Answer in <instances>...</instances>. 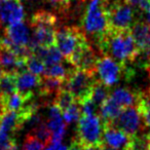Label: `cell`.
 <instances>
[{
	"label": "cell",
	"mask_w": 150,
	"mask_h": 150,
	"mask_svg": "<svg viewBox=\"0 0 150 150\" xmlns=\"http://www.w3.org/2000/svg\"><path fill=\"white\" fill-rule=\"evenodd\" d=\"M28 1H31V2H36V1H38V0H28Z\"/></svg>",
	"instance_id": "36"
},
{
	"label": "cell",
	"mask_w": 150,
	"mask_h": 150,
	"mask_svg": "<svg viewBox=\"0 0 150 150\" xmlns=\"http://www.w3.org/2000/svg\"><path fill=\"white\" fill-rule=\"evenodd\" d=\"M129 140V136L111 125H103V143L114 149H123Z\"/></svg>",
	"instance_id": "12"
},
{
	"label": "cell",
	"mask_w": 150,
	"mask_h": 150,
	"mask_svg": "<svg viewBox=\"0 0 150 150\" xmlns=\"http://www.w3.org/2000/svg\"><path fill=\"white\" fill-rule=\"evenodd\" d=\"M63 59H64V57L61 54L59 48L57 47L56 45H52V46L47 47L45 57H44V59H43V63H44V65H45V67L52 66V65L62 63Z\"/></svg>",
	"instance_id": "27"
},
{
	"label": "cell",
	"mask_w": 150,
	"mask_h": 150,
	"mask_svg": "<svg viewBox=\"0 0 150 150\" xmlns=\"http://www.w3.org/2000/svg\"><path fill=\"white\" fill-rule=\"evenodd\" d=\"M100 150H104V148H102V149H100Z\"/></svg>",
	"instance_id": "38"
},
{
	"label": "cell",
	"mask_w": 150,
	"mask_h": 150,
	"mask_svg": "<svg viewBox=\"0 0 150 150\" xmlns=\"http://www.w3.org/2000/svg\"><path fill=\"white\" fill-rule=\"evenodd\" d=\"M122 109L123 108L120 105L117 104L109 96V98L99 108V111H100V115L99 116H100L103 125H111L119 116Z\"/></svg>",
	"instance_id": "15"
},
{
	"label": "cell",
	"mask_w": 150,
	"mask_h": 150,
	"mask_svg": "<svg viewBox=\"0 0 150 150\" xmlns=\"http://www.w3.org/2000/svg\"><path fill=\"white\" fill-rule=\"evenodd\" d=\"M142 95L143 94H140L137 91H132L127 88H116L110 94V98L122 108H125L129 106H137Z\"/></svg>",
	"instance_id": "14"
},
{
	"label": "cell",
	"mask_w": 150,
	"mask_h": 150,
	"mask_svg": "<svg viewBox=\"0 0 150 150\" xmlns=\"http://www.w3.org/2000/svg\"><path fill=\"white\" fill-rule=\"evenodd\" d=\"M26 65H27L28 71L35 75H42L45 70V65H44L43 61L40 60L33 54H30L28 58H26Z\"/></svg>",
	"instance_id": "26"
},
{
	"label": "cell",
	"mask_w": 150,
	"mask_h": 150,
	"mask_svg": "<svg viewBox=\"0 0 150 150\" xmlns=\"http://www.w3.org/2000/svg\"><path fill=\"white\" fill-rule=\"evenodd\" d=\"M46 146L38 139L28 134L23 144V150H43Z\"/></svg>",
	"instance_id": "28"
},
{
	"label": "cell",
	"mask_w": 150,
	"mask_h": 150,
	"mask_svg": "<svg viewBox=\"0 0 150 150\" xmlns=\"http://www.w3.org/2000/svg\"><path fill=\"white\" fill-rule=\"evenodd\" d=\"M47 1L59 11H65L71 4V0H47Z\"/></svg>",
	"instance_id": "31"
},
{
	"label": "cell",
	"mask_w": 150,
	"mask_h": 150,
	"mask_svg": "<svg viewBox=\"0 0 150 150\" xmlns=\"http://www.w3.org/2000/svg\"><path fill=\"white\" fill-rule=\"evenodd\" d=\"M136 11L125 0H112L107 7L108 30H129L135 23Z\"/></svg>",
	"instance_id": "4"
},
{
	"label": "cell",
	"mask_w": 150,
	"mask_h": 150,
	"mask_svg": "<svg viewBox=\"0 0 150 150\" xmlns=\"http://www.w3.org/2000/svg\"><path fill=\"white\" fill-rule=\"evenodd\" d=\"M123 65L108 54H101L96 65L98 79L109 88L116 84L123 76Z\"/></svg>",
	"instance_id": "7"
},
{
	"label": "cell",
	"mask_w": 150,
	"mask_h": 150,
	"mask_svg": "<svg viewBox=\"0 0 150 150\" xmlns=\"http://www.w3.org/2000/svg\"><path fill=\"white\" fill-rule=\"evenodd\" d=\"M109 96H110L109 86H107L106 84H104L101 80L97 78V80L95 81L94 86L92 88L90 99L95 103V105L98 108H100L101 105L109 98Z\"/></svg>",
	"instance_id": "16"
},
{
	"label": "cell",
	"mask_w": 150,
	"mask_h": 150,
	"mask_svg": "<svg viewBox=\"0 0 150 150\" xmlns=\"http://www.w3.org/2000/svg\"><path fill=\"white\" fill-rule=\"evenodd\" d=\"M74 102H76L74 99V97L72 96L70 92L68 90H66L65 88H61L54 96V103L62 110V112H64L68 107H70Z\"/></svg>",
	"instance_id": "22"
},
{
	"label": "cell",
	"mask_w": 150,
	"mask_h": 150,
	"mask_svg": "<svg viewBox=\"0 0 150 150\" xmlns=\"http://www.w3.org/2000/svg\"><path fill=\"white\" fill-rule=\"evenodd\" d=\"M33 26H57V17L52 13L46 11H38L32 16L31 27Z\"/></svg>",
	"instance_id": "19"
},
{
	"label": "cell",
	"mask_w": 150,
	"mask_h": 150,
	"mask_svg": "<svg viewBox=\"0 0 150 150\" xmlns=\"http://www.w3.org/2000/svg\"><path fill=\"white\" fill-rule=\"evenodd\" d=\"M129 5L133 6V8L137 11L147 13L150 8V0H125Z\"/></svg>",
	"instance_id": "29"
},
{
	"label": "cell",
	"mask_w": 150,
	"mask_h": 150,
	"mask_svg": "<svg viewBox=\"0 0 150 150\" xmlns=\"http://www.w3.org/2000/svg\"><path fill=\"white\" fill-rule=\"evenodd\" d=\"M2 74H3V71H2V69L0 68V78H1V76H2Z\"/></svg>",
	"instance_id": "34"
},
{
	"label": "cell",
	"mask_w": 150,
	"mask_h": 150,
	"mask_svg": "<svg viewBox=\"0 0 150 150\" xmlns=\"http://www.w3.org/2000/svg\"><path fill=\"white\" fill-rule=\"evenodd\" d=\"M149 60H150V52H149Z\"/></svg>",
	"instance_id": "37"
},
{
	"label": "cell",
	"mask_w": 150,
	"mask_h": 150,
	"mask_svg": "<svg viewBox=\"0 0 150 150\" xmlns=\"http://www.w3.org/2000/svg\"><path fill=\"white\" fill-rule=\"evenodd\" d=\"M68 150H84V147L77 141L76 139H74L71 143V145L69 146Z\"/></svg>",
	"instance_id": "33"
},
{
	"label": "cell",
	"mask_w": 150,
	"mask_h": 150,
	"mask_svg": "<svg viewBox=\"0 0 150 150\" xmlns=\"http://www.w3.org/2000/svg\"><path fill=\"white\" fill-rule=\"evenodd\" d=\"M2 101L4 111H20L27 102L18 92L7 97H2Z\"/></svg>",
	"instance_id": "20"
},
{
	"label": "cell",
	"mask_w": 150,
	"mask_h": 150,
	"mask_svg": "<svg viewBox=\"0 0 150 150\" xmlns=\"http://www.w3.org/2000/svg\"><path fill=\"white\" fill-rule=\"evenodd\" d=\"M147 138H148V140H149V143H150V132L147 134Z\"/></svg>",
	"instance_id": "35"
},
{
	"label": "cell",
	"mask_w": 150,
	"mask_h": 150,
	"mask_svg": "<svg viewBox=\"0 0 150 150\" xmlns=\"http://www.w3.org/2000/svg\"><path fill=\"white\" fill-rule=\"evenodd\" d=\"M81 115H94L96 114V111L98 107L95 105V103L93 102L91 99H86V101L81 103Z\"/></svg>",
	"instance_id": "30"
},
{
	"label": "cell",
	"mask_w": 150,
	"mask_h": 150,
	"mask_svg": "<svg viewBox=\"0 0 150 150\" xmlns=\"http://www.w3.org/2000/svg\"><path fill=\"white\" fill-rule=\"evenodd\" d=\"M29 134L33 136V137H35L36 139H38L40 142H42L45 146L50 144V141H52V131L48 129L46 123H40L39 125L32 129Z\"/></svg>",
	"instance_id": "23"
},
{
	"label": "cell",
	"mask_w": 150,
	"mask_h": 150,
	"mask_svg": "<svg viewBox=\"0 0 150 150\" xmlns=\"http://www.w3.org/2000/svg\"><path fill=\"white\" fill-rule=\"evenodd\" d=\"M110 0H91L81 21L84 33L98 40L108 30L107 7Z\"/></svg>",
	"instance_id": "2"
},
{
	"label": "cell",
	"mask_w": 150,
	"mask_h": 150,
	"mask_svg": "<svg viewBox=\"0 0 150 150\" xmlns=\"http://www.w3.org/2000/svg\"><path fill=\"white\" fill-rule=\"evenodd\" d=\"M141 113L143 122L146 127H150V95L143 94L137 105Z\"/></svg>",
	"instance_id": "24"
},
{
	"label": "cell",
	"mask_w": 150,
	"mask_h": 150,
	"mask_svg": "<svg viewBox=\"0 0 150 150\" xmlns=\"http://www.w3.org/2000/svg\"><path fill=\"white\" fill-rule=\"evenodd\" d=\"M97 74L81 69H74L68 79L65 81L64 88L74 97L75 101L81 104L90 99L92 88L97 80Z\"/></svg>",
	"instance_id": "5"
},
{
	"label": "cell",
	"mask_w": 150,
	"mask_h": 150,
	"mask_svg": "<svg viewBox=\"0 0 150 150\" xmlns=\"http://www.w3.org/2000/svg\"><path fill=\"white\" fill-rule=\"evenodd\" d=\"M81 114V105L78 102H74L63 112V118H64L65 122L68 125V123H72L74 121H78Z\"/></svg>",
	"instance_id": "25"
},
{
	"label": "cell",
	"mask_w": 150,
	"mask_h": 150,
	"mask_svg": "<svg viewBox=\"0 0 150 150\" xmlns=\"http://www.w3.org/2000/svg\"><path fill=\"white\" fill-rule=\"evenodd\" d=\"M141 113L137 106H129L122 109L119 116L111 123L116 129H121L129 137L138 135L143 125Z\"/></svg>",
	"instance_id": "8"
},
{
	"label": "cell",
	"mask_w": 150,
	"mask_h": 150,
	"mask_svg": "<svg viewBox=\"0 0 150 150\" xmlns=\"http://www.w3.org/2000/svg\"><path fill=\"white\" fill-rule=\"evenodd\" d=\"M45 150H68V147L63 145L61 142H57V143H50L45 147Z\"/></svg>",
	"instance_id": "32"
},
{
	"label": "cell",
	"mask_w": 150,
	"mask_h": 150,
	"mask_svg": "<svg viewBox=\"0 0 150 150\" xmlns=\"http://www.w3.org/2000/svg\"><path fill=\"white\" fill-rule=\"evenodd\" d=\"M5 35L18 45L29 46L31 39L30 29L24 22L11 24L5 28Z\"/></svg>",
	"instance_id": "13"
},
{
	"label": "cell",
	"mask_w": 150,
	"mask_h": 150,
	"mask_svg": "<svg viewBox=\"0 0 150 150\" xmlns=\"http://www.w3.org/2000/svg\"><path fill=\"white\" fill-rule=\"evenodd\" d=\"M102 134L103 122L99 115H81L78 119L75 139L83 147L104 146Z\"/></svg>",
	"instance_id": "3"
},
{
	"label": "cell",
	"mask_w": 150,
	"mask_h": 150,
	"mask_svg": "<svg viewBox=\"0 0 150 150\" xmlns=\"http://www.w3.org/2000/svg\"><path fill=\"white\" fill-rule=\"evenodd\" d=\"M25 11L20 0H1L0 1V26H9L11 24L24 21Z\"/></svg>",
	"instance_id": "9"
},
{
	"label": "cell",
	"mask_w": 150,
	"mask_h": 150,
	"mask_svg": "<svg viewBox=\"0 0 150 150\" xmlns=\"http://www.w3.org/2000/svg\"><path fill=\"white\" fill-rule=\"evenodd\" d=\"M150 143L147 135H135L129 137V142L122 150H149Z\"/></svg>",
	"instance_id": "21"
},
{
	"label": "cell",
	"mask_w": 150,
	"mask_h": 150,
	"mask_svg": "<svg viewBox=\"0 0 150 150\" xmlns=\"http://www.w3.org/2000/svg\"><path fill=\"white\" fill-rule=\"evenodd\" d=\"M84 35L86 33L76 26H64L56 31L54 45L59 48L67 62L70 60L78 42Z\"/></svg>",
	"instance_id": "6"
},
{
	"label": "cell",
	"mask_w": 150,
	"mask_h": 150,
	"mask_svg": "<svg viewBox=\"0 0 150 150\" xmlns=\"http://www.w3.org/2000/svg\"><path fill=\"white\" fill-rule=\"evenodd\" d=\"M97 45L100 54H108L121 64L135 62L141 54L129 30H107L97 40Z\"/></svg>",
	"instance_id": "1"
},
{
	"label": "cell",
	"mask_w": 150,
	"mask_h": 150,
	"mask_svg": "<svg viewBox=\"0 0 150 150\" xmlns=\"http://www.w3.org/2000/svg\"><path fill=\"white\" fill-rule=\"evenodd\" d=\"M40 83L41 77L30 71H25L17 75V92L26 101L31 100L35 97V93L39 90Z\"/></svg>",
	"instance_id": "10"
},
{
	"label": "cell",
	"mask_w": 150,
	"mask_h": 150,
	"mask_svg": "<svg viewBox=\"0 0 150 150\" xmlns=\"http://www.w3.org/2000/svg\"><path fill=\"white\" fill-rule=\"evenodd\" d=\"M149 150H150V148H149Z\"/></svg>",
	"instance_id": "39"
},
{
	"label": "cell",
	"mask_w": 150,
	"mask_h": 150,
	"mask_svg": "<svg viewBox=\"0 0 150 150\" xmlns=\"http://www.w3.org/2000/svg\"><path fill=\"white\" fill-rule=\"evenodd\" d=\"M137 47L143 54L150 52V25L147 22L136 21L129 29Z\"/></svg>",
	"instance_id": "11"
},
{
	"label": "cell",
	"mask_w": 150,
	"mask_h": 150,
	"mask_svg": "<svg viewBox=\"0 0 150 150\" xmlns=\"http://www.w3.org/2000/svg\"><path fill=\"white\" fill-rule=\"evenodd\" d=\"M17 92V74L3 72L0 78V96L7 97Z\"/></svg>",
	"instance_id": "18"
},
{
	"label": "cell",
	"mask_w": 150,
	"mask_h": 150,
	"mask_svg": "<svg viewBox=\"0 0 150 150\" xmlns=\"http://www.w3.org/2000/svg\"><path fill=\"white\" fill-rule=\"evenodd\" d=\"M71 66H73V65H71ZM71 66L66 67L61 64V63L60 64L52 65V66H47V67H45V70H44L43 74H44V76L58 78V79H61V80H63V81H66L69 78V76L71 75V73L74 71V69H76V68H74L71 70Z\"/></svg>",
	"instance_id": "17"
}]
</instances>
